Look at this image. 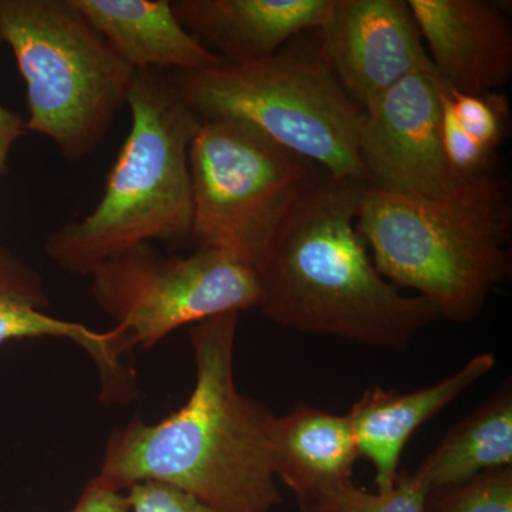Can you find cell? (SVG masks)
Returning a JSON list of instances; mask_svg holds the SVG:
<instances>
[{
	"instance_id": "52a82bcc",
	"label": "cell",
	"mask_w": 512,
	"mask_h": 512,
	"mask_svg": "<svg viewBox=\"0 0 512 512\" xmlns=\"http://www.w3.org/2000/svg\"><path fill=\"white\" fill-rule=\"evenodd\" d=\"M198 249L258 265L318 167L237 119L202 121L190 147Z\"/></svg>"
},
{
	"instance_id": "ffe728a7",
	"label": "cell",
	"mask_w": 512,
	"mask_h": 512,
	"mask_svg": "<svg viewBox=\"0 0 512 512\" xmlns=\"http://www.w3.org/2000/svg\"><path fill=\"white\" fill-rule=\"evenodd\" d=\"M446 94L457 123L478 143L497 151L505 136L508 101L500 93L466 94L448 89Z\"/></svg>"
},
{
	"instance_id": "7402d4cb",
	"label": "cell",
	"mask_w": 512,
	"mask_h": 512,
	"mask_svg": "<svg viewBox=\"0 0 512 512\" xmlns=\"http://www.w3.org/2000/svg\"><path fill=\"white\" fill-rule=\"evenodd\" d=\"M126 494L130 512H225L164 484H136Z\"/></svg>"
},
{
	"instance_id": "4fadbf2b",
	"label": "cell",
	"mask_w": 512,
	"mask_h": 512,
	"mask_svg": "<svg viewBox=\"0 0 512 512\" xmlns=\"http://www.w3.org/2000/svg\"><path fill=\"white\" fill-rule=\"evenodd\" d=\"M333 0H175V16L225 63L256 62L318 30Z\"/></svg>"
},
{
	"instance_id": "44dd1931",
	"label": "cell",
	"mask_w": 512,
	"mask_h": 512,
	"mask_svg": "<svg viewBox=\"0 0 512 512\" xmlns=\"http://www.w3.org/2000/svg\"><path fill=\"white\" fill-rule=\"evenodd\" d=\"M441 143L448 165L460 177L490 173L495 151L468 136L457 123L448 103L446 84L441 92Z\"/></svg>"
},
{
	"instance_id": "8992f818",
	"label": "cell",
	"mask_w": 512,
	"mask_h": 512,
	"mask_svg": "<svg viewBox=\"0 0 512 512\" xmlns=\"http://www.w3.org/2000/svg\"><path fill=\"white\" fill-rule=\"evenodd\" d=\"M0 39L26 84V130L67 161L92 156L127 104L136 70L72 0H0Z\"/></svg>"
},
{
	"instance_id": "cb8c5ba5",
	"label": "cell",
	"mask_w": 512,
	"mask_h": 512,
	"mask_svg": "<svg viewBox=\"0 0 512 512\" xmlns=\"http://www.w3.org/2000/svg\"><path fill=\"white\" fill-rule=\"evenodd\" d=\"M2 43V39H0ZM28 134L26 120L0 104V175L8 173V158L13 144Z\"/></svg>"
},
{
	"instance_id": "ac0fdd59",
	"label": "cell",
	"mask_w": 512,
	"mask_h": 512,
	"mask_svg": "<svg viewBox=\"0 0 512 512\" xmlns=\"http://www.w3.org/2000/svg\"><path fill=\"white\" fill-rule=\"evenodd\" d=\"M426 512H512V467L488 471L466 483L426 495Z\"/></svg>"
},
{
	"instance_id": "7c38bea8",
	"label": "cell",
	"mask_w": 512,
	"mask_h": 512,
	"mask_svg": "<svg viewBox=\"0 0 512 512\" xmlns=\"http://www.w3.org/2000/svg\"><path fill=\"white\" fill-rule=\"evenodd\" d=\"M42 276L0 245V346L10 340L55 338L76 343L99 370L106 403L127 402L137 392L134 370L124 365L131 350L120 328L99 332L73 320L56 318Z\"/></svg>"
},
{
	"instance_id": "e0dca14e",
	"label": "cell",
	"mask_w": 512,
	"mask_h": 512,
	"mask_svg": "<svg viewBox=\"0 0 512 512\" xmlns=\"http://www.w3.org/2000/svg\"><path fill=\"white\" fill-rule=\"evenodd\" d=\"M508 467H512L510 380L476 412L451 427L412 476L429 493Z\"/></svg>"
},
{
	"instance_id": "9a60e30c",
	"label": "cell",
	"mask_w": 512,
	"mask_h": 512,
	"mask_svg": "<svg viewBox=\"0 0 512 512\" xmlns=\"http://www.w3.org/2000/svg\"><path fill=\"white\" fill-rule=\"evenodd\" d=\"M494 366L493 353H481L454 375L426 389L402 393L370 387L362 394L348 416L359 454L369 458L375 467L377 491L383 493L393 487L410 437Z\"/></svg>"
},
{
	"instance_id": "603a6c76",
	"label": "cell",
	"mask_w": 512,
	"mask_h": 512,
	"mask_svg": "<svg viewBox=\"0 0 512 512\" xmlns=\"http://www.w3.org/2000/svg\"><path fill=\"white\" fill-rule=\"evenodd\" d=\"M70 512H130L127 494L113 490L93 478Z\"/></svg>"
},
{
	"instance_id": "9c48e42d",
	"label": "cell",
	"mask_w": 512,
	"mask_h": 512,
	"mask_svg": "<svg viewBox=\"0 0 512 512\" xmlns=\"http://www.w3.org/2000/svg\"><path fill=\"white\" fill-rule=\"evenodd\" d=\"M441 82L436 70L409 77L365 109L359 156L367 184L427 198L456 195L471 177L451 170L441 143Z\"/></svg>"
},
{
	"instance_id": "5b68a950",
	"label": "cell",
	"mask_w": 512,
	"mask_h": 512,
	"mask_svg": "<svg viewBox=\"0 0 512 512\" xmlns=\"http://www.w3.org/2000/svg\"><path fill=\"white\" fill-rule=\"evenodd\" d=\"M168 79L202 121H247L330 177L367 184L359 156L365 109L333 73L316 30L266 59Z\"/></svg>"
},
{
	"instance_id": "30bf717a",
	"label": "cell",
	"mask_w": 512,
	"mask_h": 512,
	"mask_svg": "<svg viewBox=\"0 0 512 512\" xmlns=\"http://www.w3.org/2000/svg\"><path fill=\"white\" fill-rule=\"evenodd\" d=\"M316 35L343 89L363 109L410 74L436 70L406 0H333Z\"/></svg>"
},
{
	"instance_id": "d6986e66",
	"label": "cell",
	"mask_w": 512,
	"mask_h": 512,
	"mask_svg": "<svg viewBox=\"0 0 512 512\" xmlns=\"http://www.w3.org/2000/svg\"><path fill=\"white\" fill-rule=\"evenodd\" d=\"M427 491L412 473L397 474L389 491L369 493L355 484L332 495L322 512H426Z\"/></svg>"
},
{
	"instance_id": "8fae6325",
	"label": "cell",
	"mask_w": 512,
	"mask_h": 512,
	"mask_svg": "<svg viewBox=\"0 0 512 512\" xmlns=\"http://www.w3.org/2000/svg\"><path fill=\"white\" fill-rule=\"evenodd\" d=\"M431 63L448 89L497 93L512 77L510 19L485 0H407Z\"/></svg>"
},
{
	"instance_id": "3957f363",
	"label": "cell",
	"mask_w": 512,
	"mask_h": 512,
	"mask_svg": "<svg viewBox=\"0 0 512 512\" xmlns=\"http://www.w3.org/2000/svg\"><path fill=\"white\" fill-rule=\"evenodd\" d=\"M356 229L380 275L419 292L451 322L478 318L511 272V200L490 173L448 198L365 184Z\"/></svg>"
},
{
	"instance_id": "ba28073f",
	"label": "cell",
	"mask_w": 512,
	"mask_h": 512,
	"mask_svg": "<svg viewBox=\"0 0 512 512\" xmlns=\"http://www.w3.org/2000/svg\"><path fill=\"white\" fill-rule=\"evenodd\" d=\"M87 276L94 302L126 333L131 349L154 348L183 326L261 302L255 266L217 249L164 255L138 245Z\"/></svg>"
},
{
	"instance_id": "2e32d148",
	"label": "cell",
	"mask_w": 512,
	"mask_h": 512,
	"mask_svg": "<svg viewBox=\"0 0 512 512\" xmlns=\"http://www.w3.org/2000/svg\"><path fill=\"white\" fill-rule=\"evenodd\" d=\"M134 70L202 72L224 64L175 16L170 0H72Z\"/></svg>"
},
{
	"instance_id": "5bb4252c",
	"label": "cell",
	"mask_w": 512,
	"mask_h": 512,
	"mask_svg": "<svg viewBox=\"0 0 512 512\" xmlns=\"http://www.w3.org/2000/svg\"><path fill=\"white\" fill-rule=\"evenodd\" d=\"M272 467L292 490L301 512H322L332 495L353 484L357 457L348 414L299 403L269 424Z\"/></svg>"
},
{
	"instance_id": "7a4b0ae2",
	"label": "cell",
	"mask_w": 512,
	"mask_h": 512,
	"mask_svg": "<svg viewBox=\"0 0 512 512\" xmlns=\"http://www.w3.org/2000/svg\"><path fill=\"white\" fill-rule=\"evenodd\" d=\"M365 184L316 175L255 266L258 309L282 328L406 350L440 316L377 272L356 229Z\"/></svg>"
},
{
	"instance_id": "6da1fadb",
	"label": "cell",
	"mask_w": 512,
	"mask_h": 512,
	"mask_svg": "<svg viewBox=\"0 0 512 512\" xmlns=\"http://www.w3.org/2000/svg\"><path fill=\"white\" fill-rule=\"evenodd\" d=\"M238 320L231 312L190 326V397L158 423L136 416L114 430L99 483L124 493L164 484L225 512H269L282 503L269 444L274 414L235 383Z\"/></svg>"
},
{
	"instance_id": "277c9868",
	"label": "cell",
	"mask_w": 512,
	"mask_h": 512,
	"mask_svg": "<svg viewBox=\"0 0 512 512\" xmlns=\"http://www.w3.org/2000/svg\"><path fill=\"white\" fill-rule=\"evenodd\" d=\"M127 106L131 127L99 204L46 238L50 261L89 275L101 262L153 241L190 238V147L202 120L156 70H136Z\"/></svg>"
}]
</instances>
